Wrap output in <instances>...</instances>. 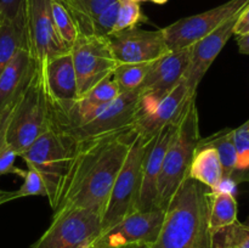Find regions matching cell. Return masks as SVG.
<instances>
[{
  "mask_svg": "<svg viewBox=\"0 0 249 248\" xmlns=\"http://www.w3.org/2000/svg\"><path fill=\"white\" fill-rule=\"evenodd\" d=\"M27 0H0V18L24 27Z\"/></svg>",
  "mask_w": 249,
  "mask_h": 248,
  "instance_id": "obj_32",
  "label": "cell"
},
{
  "mask_svg": "<svg viewBox=\"0 0 249 248\" xmlns=\"http://www.w3.org/2000/svg\"><path fill=\"white\" fill-rule=\"evenodd\" d=\"M191 46L182 50L169 51L153 62L152 68L142 82L136 116L152 108L181 83L190 63Z\"/></svg>",
  "mask_w": 249,
  "mask_h": 248,
  "instance_id": "obj_12",
  "label": "cell"
},
{
  "mask_svg": "<svg viewBox=\"0 0 249 248\" xmlns=\"http://www.w3.org/2000/svg\"><path fill=\"white\" fill-rule=\"evenodd\" d=\"M153 62L147 63H122L114 70L113 79L116 80L121 92L138 90L152 68Z\"/></svg>",
  "mask_w": 249,
  "mask_h": 248,
  "instance_id": "obj_25",
  "label": "cell"
},
{
  "mask_svg": "<svg viewBox=\"0 0 249 248\" xmlns=\"http://www.w3.org/2000/svg\"><path fill=\"white\" fill-rule=\"evenodd\" d=\"M51 16H53V26L61 40L65 43L68 49H72L73 44L80 35L77 23L73 19L72 15L68 11L67 7L58 0H50Z\"/></svg>",
  "mask_w": 249,
  "mask_h": 248,
  "instance_id": "obj_26",
  "label": "cell"
},
{
  "mask_svg": "<svg viewBox=\"0 0 249 248\" xmlns=\"http://www.w3.org/2000/svg\"><path fill=\"white\" fill-rule=\"evenodd\" d=\"M74 146L75 141L72 138L53 125L19 156L27 167L34 168L43 175L48 186L49 203L53 202L58 184L67 170Z\"/></svg>",
  "mask_w": 249,
  "mask_h": 248,
  "instance_id": "obj_8",
  "label": "cell"
},
{
  "mask_svg": "<svg viewBox=\"0 0 249 248\" xmlns=\"http://www.w3.org/2000/svg\"><path fill=\"white\" fill-rule=\"evenodd\" d=\"M249 0H229L228 2L202 14L185 17L162 29L169 51L190 48L219 26L242 11Z\"/></svg>",
  "mask_w": 249,
  "mask_h": 248,
  "instance_id": "obj_11",
  "label": "cell"
},
{
  "mask_svg": "<svg viewBox=\"0 0 249 248\" xmlns=\"http://www.w3.org/2000/svg\"><path fill=\"white\" fill-rule=\"evenodd\" d=\"M26 46L24 27L0 18V74L11 62L17 51Z\"/></svg>",
  "mask_w": 249,
  "mask_h": 248,
  "instance_id": "obj_24",
  "label": "cell"
},
{
  "mask_svg": "<svg viewBox=\"0 0 249 248\" xmlns=\"http://www.w3.org/2000/svg\"><path fill=\"white\" fill-rule=\"evenodd\" d=\"M118 16V2L117 0L111 5L102 10L92 23V34L101 38H107L109 34L113 33L114 26Z\"/></svg>",
  "mask_w": 249,
  "mask_h": 248,
  "instance_id": "obj_30",
  "label": "cell"
},
{
  "mask_svg": "<svg viewBox=\"0 0 249 248\" xmlns=\"http://www.w3.org/2000/svg\"><path fill=\"white\" fill-rule=\"evenodd\" d=\"M71 55L79 97L113 74L118 66L109 50L107 39L101 36L80 34L71 49Z\"/></svg>",
  "mask_w": 249,
  "mask_h": 248,
  "instance_id": "obj_10",
  "label": "cell"
},
{
  "mask_svg": "<svg viewBox=\"0 0 249 248\" xmlns=\"http://www.w3.org/2000/svg\"><path fill=\"white\" fill-rule=\"evenodd\" d=\"M164 215L165 212L158 208L148 212H133L104 231L92 248H121L134 243L152 246L160 235Z\"/></svg>",
  "mask_w": 249,
  "mask_h": 248,
  "instance_id": "obj_13",
  "label": "cell"
},
{
  "mask_svg": "<svg viewBox=\"0 0 249 248\" xmlns=\"http://www.w3.org/2000/svg\"><path fill=\"white\" fill-rule=\"evenodd\" d=\"M121 248H151V246L146 245V243H134V245L123 246V247Z\"/></svg>",
  "mask_w": 249,
  "mask_h": 248,
  "instance_id": "obj_37",
  "label": "cell"
},
{
  "mask_svg": "<svg viewBox=\"0 0 249 248\" xmlns=\"http://www.w3.org/2000/svg\"><path fill=\"white\" fill-rule=\"evenodd\" d=\"M189 177L211 190L220 189L224 182L223 167L218 153L213 147L198 142L190 165Z\"/></svg>",
  "mask_w": 249,
  "mask_h": 248,
  "instance_id": "obj_20",
  "label": "cell"
},
{
  "mask_svg": "<svg viewBox=\"0 0 249 248\" xmlns=\"http://www.w3.org/2000/svg\"><path fill=\"white\" fill-rule=\"evenodd\" d=\"M135 135L130 126L75 141L70 164L50 203L53 211L79 207L102 216Z\"/></svg>",
  "mask_w": 249,
  "mask_h": 248,
  "instance_id": "obj_1",
  "label": "cell"
},
{
  "mask_svg": "<svg viewBox=\"0 0 249 248\" xmlns=\"http://www.w3.org/2000/svg\"><path fill=\"white\" fill-rule=\"evenodd\" d=\"M233 143L237 153V169L249 167V119L232 130Z\"/></svg>",
  "mask_w": 249,
  "mask_h": 248,
  "instance_id": "obj_31",
  "label": "cell"
},
{
  "mask_svg": "<svg viewBox=\"0 0 249 248\" xmlns=\"http://www.w3.org/2000/svg\"><path fill=\"white\" fill-rule=\"evenodd\" d=\"M192 97L185 79L174 88L167 96L163 97L147 112L138 114L134 121L133 128L136 133L146 139H152L169 124L175 123L181 118L186 105Z\"/></svg>",
  "mask_w": 249,
  "mask_h": 248,
  "instance_id": "obj_18",
  "label": "cell"
},
{
  "mask_svg": "<svg viewBox=\"0 0 249 248\" xmlns=\"http://www.w3.org/2000/svg\"><path fill=\"white\" fill-rule=\"evenodd\" d=\"M245 225H247V226H248V228H249V218H248V220H247V223H246V224H245Z\"/></svg>",
  "mask_w": 249,
  "mask_h": 248,
  "instance_id": "obj_39",
  "label": "cell"
},
{
  "mask_svg": "<svg viewBox=\"0 0 249 248\" xmlns=\"http://www.w3.org/2000/svg\"><path fill=\"white\" fill-rule=\"evenodd\" d=\"M208 191L187 177L170 199L160 232L151 248H212Z\"/></svg>",
  "mask_w": 249,
  "mask_h": 248,
  "instance_id": "obj_2",
  "label": "cell"
},
{
  "mask_svg": "<svg viewBox=\"0 0 249 248\" xmlns=\"http://www.w3.org/2000/svg\"><path fill=\"white\" fill-rule=\"evenodd\" d=\"M139 97V89L121 92L113 101L97 107L77 122L56 128L74 141L130 128L138 113Z\"/></svg>",
  "mask_w": 249,
  "mask_h": 248,
  "instance_id": "obj_7",
  "label": "cell"
},
{
  "mask_svg": "<svg viewBox=\"0 0 249 248\" xmlns=\"http://www.w3.org/2000/svg\"><path fill=\"white\" fill-rule=\"evenodd\" d=\"M24 31L26 48L38 68L43 67L50 58L71 51L53 26L50 0H27Z\"/></svg>",
  "mask_w": 249,
  "mask_h": 248,
  "instance_id": "obj_9",
  "label": "cell"
},
{
  "mask_svg": "<svg viewBox=\"0 0 249 248\" xmlns=\"http://www.w3.org/2000/svg\"><path fill=\"white\" fill-rule=\"evenodd\" d=\"M150 140L151 139H146L143 135L136 133L102 214V232L121 221L124 216L135 212L142 160Z\"/></svg>",
  "mask_w": 249,
  "mask_h": 248,
  "instance_id": "obj_6",
  "label": "cell"
},
{
  "mask_svg": "<svg viewBox=\"0 0 249 248\" xmlns=\"http://www.w3.org/2000/svg\"><path fill=\"white\" fill-rule=\"evenodd\" d=\"M178 122L165 126L148 142L142 160V168H141L140 189H139L135 211L148 212L157 208L156 198H157L158 181L162 172L163 159L170 140L174 135Z\"/></svg>",
  "mask_w": 249,
  "mask_h": 248,
  "instance_id": "obj_16",
  "label": "cell"
},
{
  "mask_svg": "<svg viewBox=\"0 0 249 248\" xmlns=\"http://www.w3.org/2000/svg\"><path fill=\"white\" fill-rule=\"evenodd\" d=\"M241 12L229 18L221 26L214 29L212 33L199 39L191 46L190 63L184 75V79L192 96H196L197 88L206 75L207 71L209 70L216 56L226 45L229 39L233 35V29H235L236 22H237Z\"/></svg>",
  "mask_w": 249,
  "mask_h": 248,
  "instance_id": "obj_17",
  "label": "cell"
},
{
  "mask_svg": "<svg viewBox=\"0 0 249 248\" xmlns=\"http://www.w3.org/2000/svg\"><path fill=\"white\" fill-rule=\"evenodd\" d=\"M116 0H62L77 23L78 29L83 35H94L92 23L97 15Z\"/></svg>",
  "mask_w": 249,
  "mask_h": 248,
  "instance_id": "obj_22",
  "label": "cell"
},
{
  "mask_svg": "<svg viewBox=\"0 0 249 248\" xmlns=\"http://www.w3.org/2000/svg\"><path fill=\"white\" fill-rule=\"evenodd\" d=\"M199 140L198 109L196 106V97H192L178 122L177 129L163 159L156 198V207L158 209L165 212L170 199L189 177L190 165Z\"/></svg>",
  "mask_w": 249,
  "mask_h": 248,
  "instance_id": "obj_4",
  "label": "cell"
},
{
  "mask_svg": "<svg viewBox=\"0 0 249 248\" xmlns=\"http://www.w3.org/2000/svg\"><path fill=\"white\" fill-rule=\"evenodd\" d=\"M237 221V202L231 192L225 190L208 191V224L212 232Z\"/></svg>",
  "mask_w": 249,
  "mask_h": 248,
  "instance_id": "obj_21",
  "label": "cell"
},
{
  "mask_svg": "<svg viewBox=\"0 0 249 248\" xmlns=\"http://www.w3.org/2000/svg\"><path fill=\"white\" fill-rule=\"evenodd\" d=\"M152 1L156 2V4H165L168 0H152Z\"/></svg>",
  "mask_w": 249,
  "mask_h": 248,
  "instance_id": "obj_38",
  "label": "cell"
},
{
  "mask_svg": "<svg viewBox=\"0 0 249 248\" xmlns=\"http://www.w3.org/2000/svg\"><path fill=\"white\" fill-rule=\"evenodd\" d=\"M237 45L241 53L249 55V32L242 35H237Z\"/></svg>",
  "mask_w": 249,
  "mask_h": 248,
  "instance_id": "obj_35",
  "label": "cell"
},
{
  "mask_svg": "<svg viewBox=\"0 0 249 248\" xmlns=\"http://www.w3.org/2000/svg\"><path fill=\"white\" fill-rule=\"evenodd\" d=\"M14 199L17 198L16 191H5V190H0V206L7 203V202H11Z\"/></svg>",
  "mask_w": 249,
  "mask_h": 248,
  "instance_id": "obj_36",
  "label": "cell"
},
{
  "mask_svg": "<svg viewBox=\"0 0 249 248\" xmlns=\"http://www.w3.org/2000/svg\"><path fill=\"white\" fill-rule=\"evenodd\" d=\"M22 179H23V182H22L21 187L16 191L17 198L28 196H49L45 180H44L43 175L38 170H36L34 168L27 167Z\"/></svg>",
  "mask_w": 249,
  "mask_h": 248,
  "instance_id": "obj_29",
  "label": "cell"
},
{
  "mask_svg": "<svg viewBox=\"0 0 249 248\" xmlns=\"http://www.w3.org/2000/svg\"><path fill=\"white\" fill-rule=\"evenodd\" d=\"M106 39L118 65L155 62L169 53L162 29L146 31L136 26L109 34Z\"/></svg>",
  "mask_w": 249,
  "mask_h": 248,
  "instance_id": "obj_14",
  "label": "cell"
},
{
  "mask_svg": "<svg viewBox=\"0 0 249 248\" xmlns=\"http://www.w3.org/2000/svg\"><path fill=\"white\" fill-rule=\"evenodd\" d=\"M91 248H92V247H91Z\"/></svg>",
  "mask_w": 249,
  "mask_h": 248,
  "instance_id": "obj_40",
  "label": "cell"
},
{
  "mask_svg": "<svg viewBox=\"0 0 249 248\" xmlns=\"http://www.w3.org/2000/svg\"><path fill=\"white\" fill-rule=\"evenodd\" d=\"M34 68L36 65L27 48L19 49L0 74V114L21 94Z\"/></svg>",
  "mask_w": 249,
  "mask_h": 248,
  "instance_id": "obj_19",
  "label": "cell"
},
{
  "mask_svg": "<svg viewBox=\"0 0 249 248\" xmlns=\"http://www.w3.org/2000/svg\"><path fill=\"white\" fill-rule=\"evenodd\" d=\"M199 143L211 146L216 151L221 167H223L224 181L230 180L233 173L237 170V153H236V147L233 143L232 130L228 129V130L214 134L209 138L201 139Z\"/></svg>",
  "mask_w": 249,
  "mask_h": 248,
  "instance_id": "obj_23",
  "label": "cell"
},
{
  "mask_svg": "<svg viewBox=\"0 0 249 248\" xmlns=\"http://www.w3.org/2000/svg\"><path fill=\"white\" fill-rule=\"evenodd\" d=\"M39 70L43 77L44 88L53 112V118L55 119L63 116L79 99L71 51L50 58Z\"/></svg>",
  "mask_w": 249,
  "mask_h": 248,
  "instance_id": "obj_15",
  "label": "cell"
},
{
  "mask_svg": "<svg viewBox=\"0 0 249 248\" xmlns=\"http://www.w3.org/2000/svg\"><path fill=\"white\" fill-rule=\"evenodd\" d=\"M53 126L43 77L36 66L21 94L0 114V150L9 146L19 157Z\"/></svg>",
  "mask_w": 249,
  "mask_h": 248,
  "instance_id": "obj_3",
  "label": "cell"
},
{
  "mask_svg": "<svg viewBox=\"0 0 249 248\" xmlns=\"http://www.w3.org/2000/svg\"><path fill=\"white\" fill-rule=\"evenodd\" d=\"M212 248H249V228L235 221L212 232Z\"/></svg>",
  "mask_w": 249,
  "mask_h": 248,
  "instance_id": "obj_27",
  "label": "cell"
},
{
  "mask_svg": "<svg viewBox=\"0 0 249 248\" xmlns=\"http://www.w3.org/2000/svg\"><path fill=\"white\" fill-rule=\"evenodd\" d=\"M102 233V216L79 207L53 212L48 230L29 248H91Z\"/></svg>",
  "mask_w": 249,
  "mask_h": 248,
  "instance_id": "obj_5",
  "label": "cell"
},
{
  "mask_svg": "<svg viewBox=\"0 0 249 248\" xmlns=\"http://www.w3.org/2000/svg\"><path fill=\"white\" fill-rule=\"evenodd\" d=\"M117 2H118V16H117L113 33L138 26L139 22L142 19L140 4L134 0H117Z\"/></svg>",
  "mask_w": 249,
  "mask_h": 248,
  "instance_id": "obj_28",
  "label": "cell"
},
{
  "mask_svg": "<svg viewBox=\"0 0 249 248\" xmlns=\"http://www.w3.org/2000/svg\"><path fill=\"white\" fill-rule=\"evenodd\" d=\"M249 32V4L238 16L237 22H236L235 29H233V34L236 35H242V34L248 33Z\"/></svg>",
  "mask_w": 249,
  "mask_h": 248,
  "instance_id": "obj_34",
  "label": "cell"
},
{
  "mask_svg": "<svg viewBox=\"0 0 249 248\" xmlns=\"http://www.w3.org/2000/svg\"><path fill=\"white\" fill-rule=\"evenodd\" d=\"M18 157L17 153L9 146H5L0 150V177L7 174H16L19 177H23L24 170L15 167V160Z\"/></svg>",
  "mask_w": 249,
  "mask_h": 248,
  "instance_id": "obj_33",
  "label": "cell"
}]
</instances>
